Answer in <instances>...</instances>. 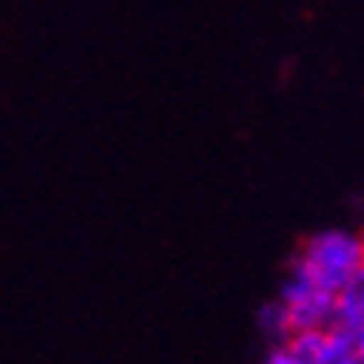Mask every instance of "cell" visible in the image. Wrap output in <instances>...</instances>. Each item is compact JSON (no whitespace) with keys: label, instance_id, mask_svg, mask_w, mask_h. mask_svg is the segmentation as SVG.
<instances>
[{"label":"cell","instance_id":"1","mask_svg":"<svg viewBox=\"0 0 364 364\" xmlns=\"http://www.w3.org/2000/svg\"><path fill=\"white\" fill-rule=\"evenodd\" d=\"M364 267V237L354 231H318L301 244L298 257L291 271L308 277L311 284H318L328 294H341L351 284V277Z\"/></svg>","mask_w":364,"mask_h":364},{"label":"cell","instance_id":"2","mask_svg":"<svg viewBox=\"0 0 364 364\" xmlns=\"http://www.w3.org/2000/svg\"><path fill=\"white\" fill-rule=\"evenodd\" d=\"M277 304H281V311H284L291 334L328 331V328H334V308H338V298L328 294V291H321L318 284H311L308 277L294 274V271H291L287 281L281 284Z\"/></svg>","mask_w":364,"mask_h":364},{"label":"cell","instance_id":"3","mask_svg":"<svg viewBox=\"0 0 364 364\" xmlns=\"http://www.w3.org/2000/svg\"><path fill=\"white\" fill-rule=\"evenodd\" d=\"M334 328H338V331H344V334H358L364 328V267L351 277V284L338 294Z\"/></svg>","mask_w":364,"mask_h":364},{"label":"cell","instance_id":"4","mask_svg":"<svg viewBox=\"0 0 364 364\" xmlns=\"http://www.w3.org/2000/svg\"><path fill=\"white\" fill-rule=\"evenodd\" d=\"M261 331H264L267 338L281 341V344L291 338L287 318H284V311H281V304H277V301H271V304H264V308H261Z\"/></svg>","mask_w":364,"mask_h":364},{"label":"cell","instance_id":"5","mask_svg":"<svg viewBox=\"0 0 364 364\" xmlns=\"http://www.w3.org/2000/svg\"><path fill=\"white\" fill-rule=\"evenodd\" d=\"M264 364H304V361H301V358H298L294 351H291L287 344H277L274 351H271V354L264 358Z\"/></svg>","mask_w":364,"mask_h":364},{"label":"cell","instance_id":"6","mask_svg":"<svg viewBox=\"0 0 364 364\" xmlns=\"http://www.w3.org/2000/svg\"><path fill=\"white\" fill-rule=\"evenodd\" d=\"M351 341H354V348H358V354L364 358V328H361L358 334H351Z\"/></svg>","mask_w":364,"mask_h":364}]
</instances>
